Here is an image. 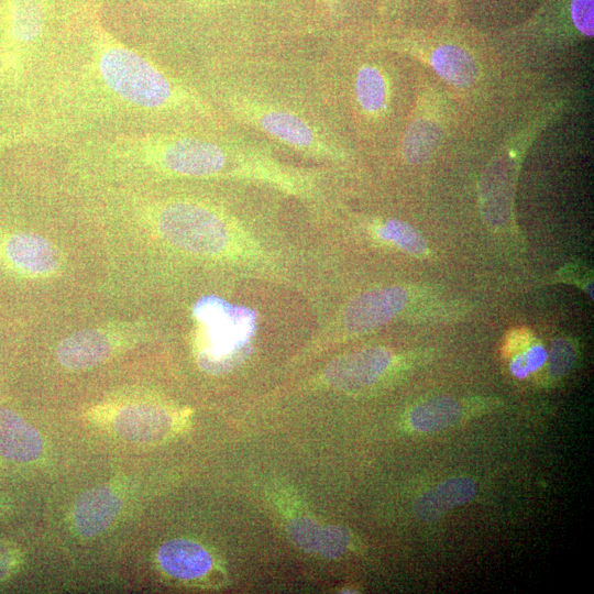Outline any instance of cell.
Wrapping results in <instances>:
<instances>
[{
	"label": "cell",
	"mask_w": 594,
	"mask_h": 594,
	"mask_svg": "<svg viewBox=\"0 0 594 594\" xmlns=\"http://www.w3.org/2000/svg\"><path fill=\"white\" fill-rule=\"evenodd\" d=\"M164 573L179 581H196L207 575L213 565L208 550L187 539H173L163 543L156 556Z\"/></svg>",
	"instance_id": "obj_13"
},
{
	"label": "cell",
	"mask_w": 594,
	"mask_h": 594,
	"mask_svg": "<svg viewBox=\"0 0 594 594\" xmlns=\"http://www.w3.org/2000/svg\"><path fill=\"white\" fill-rule=\"evenodd\" d=\"M547 359L549 373L553 377H561L572 369L575 351L568 340L558 338L551 342Z\"/></svg>",
	"instance_id": "obj_21"
},
{
	"label": "cell",
	"mask_w": 594,
	"mask_h": 594,
	"mask_svg": "<svg viewBox=\"0 0 594 594\" xmlns=\"http://www.w3.org/2000/svg\"><path fill=\"white\" fill-rule=\"evenodd\" d=\"M7 507L3 502L0 501V516L4 514Z\"/></svg>",
	"instance_id": "obj_27"
},
{
	"label": "cell",
	"mask_w": 594,
	"mask_h": 594,
	"mask_svg": "<svg viewBox=\"0 0 594 594\" xmlns=\"http://www.w3.org/2000/svg\"><path fill=\"white\" fill-rule=\"evenodd\" d=\"M408 304V293L400 285L367 289L350 298L321 324L302 358L315 354L344 338L375 330L399 315Z\"/></svg>",
	"instance_id": "obj_6"
},
{
	"label": "cell",
	"mask_w": 594,
	"mask_h": 594,
	"mask_svg": "<svg viewBox=\"0 0 594 594\" xmlns=\"http://www.w3.org/2000/svg\"><path fill=\"white\" fill-rule=\"evenodd\" d=\"M24 140H34V133L28 128H22L16 131H11L10 133L3 134L0 138V147L13 143L14 141Z\"/></svg>",
	"instance_id": "obj_25"
},
{
	"label": "cell",
	"mask_w": 594,
	"mask_h": 594,
	"mask_svg": "<svg viewBox=\"0 0 594 594\" xmlns=\"http://www.w3.org/2000/svg\"><path fill=\"white\" fill-rule=\"evenodd\" d=\"M197 323L195 354L199 367L211 375L227 374L253 353L257 312L218 295H206L191 309Z\"/></svg>",
	"instance_id": "obj_4"
},
{
	"label": "cell",
	"mask_w": 594,
	"mask_h": 594,
	"mask_svg": "<svg viewBox=\"0 0 594 594\" xmlns=\"http://www.w3.org/2000/svg\"><path fill=\"white\" fill-rule=\"evenodd\" d=\"M190 2H195V3H198V4H212V3H216L218 1H221V0H188Z\"/></svg>",
	"instance_id": "obj_26"
},
{
	"label": "cell",
	"mask_w": 594,
	"mask_h": 594,
	"mask_svg": "<svg viewBox=\"0 0 594 594\" xmlns=\"http://www.w3.org/2000/svg\"><path fill=\"white\" fill-rule=\"evenodd\" d=\"M571 15L579 31L593 36V0H572Z\"/></svg>",
	"instance_id": "obj_24"
},
{
	"label": "cell",
	"mask_w": 594,
	"mask_h": 594,
	"mask_svg": "<svg viewBox=\"0 0 594 594\" xmlns=\"http://www.w3.org/2000/svg\"><path fill=\"white\" fill-rule=\"evenodd\" d=\"M42 140L230 124L186 72L114 35L94 12L52 28L22 99Z\"/></svg>",
	"instance_id": "obj_1"
},
{
	"label": "cell",
	"mask_w": 594,
	"mask_h": 594,
	"mask_svg": "<svg viewBox=\"0 0 594 594\" xmlns=\"http://www.w3.org/2000/svg\"><path fill=\"white\" fill-rule=\"evenodd\" d=\"M393 353L384 346H367L331 360L318 382L341 392H358L378 382L392 366Z\"/></svg>",
	"instance_id": "obj_8"
},
{
	"label": "cell",
	"mask_w": 594,
	"mask_h": 594,
	"mask_svg": "<svg viewBox=\"0 0 594 594\" xmlns=\"http://www.w3.org/2000/svg\"><path fill=\"white\" fill-rule=\"evenodd\" d=\"M290 540L307 552L334 559L346 550L349 532L339 526H321L309 518H297L288 525Z\"/></svg>",
	"instance_id": "obj_15"
},
{
	"label": "cell",
	"mask_w": 594,
	"mask_h": 594,
	"mask_svg": "<svg viewBox=\"0 0 594 594\" xmlns=\"http://www.w3.org/2000/svg\"><path fill=\"white\" fill-rule=\"evenodd\" d=\"M190 76L223 118L316 165L343 160L338 114L308 47L201 64Z\"/></svg>",
	"instance_id": "obj_3"
},
{
	"label": "cell",
	"mask_w": 594,
	"mask_h": 594,
	"mask_svg": "<svg viewBox=\"0 0 594 594\" xmlns=\"http://www.w3.org/2000/svg\"><path fill=\"white\" fill-rule=\"evenodd\" d=\"M23 563L22 550L13 541L0 538V583L11 580Z\"/></svg>",
	"instance_id": "obj_22"
},
{
	"label": "cell",
	"mask_w": 594,
	"mask_h": 594,
	"mask_svg": "<svg viewBox=\"0 0 594 594\" xmlns=\"http://www.w3.org/2000/svg\"><path fill=\"white\" fill-rule=\"evenodd\" d=\"M462 415L461 405L450 396H437L416 406L409 415L411 428L436 432L455 425Z\"/></svg>",
	"instance_id": "obj_17"
},
{
	"label": "cell",
	"mask_w": 594,
	"mask_h": 594,
	"mask_svg": "<svg viewBox=\"0 0 594 594\" xmlns=\"http://www.w3.org/2000/svg\"><path fill=\"white\" fill-rule=\"evenodd\" d=\"M121 508V495L112 486L97 485L89 488L74 505L75 529L81 537H96L110 528Z\"/></svg>",
	"instance_id": "obj_10"
},
{
	"label": "cell",
	"mask_w": 594,
	"mask_h": 594,
	"mask_svg": "<svg viewBox=\"0 0 594 594\" xmlns=\"http://www.w3.org/2000/svg\"><path fill=\"white\" fill-rule=\"evenodd\" d=\"M114 342L100 329L76 331L63 339L56 348L58 363L68 370H86L108 360Z\"/></svg>",
	"instance_id": "obj_12"
},
{
	"label": "cell",
	"mask_w": 594,
	"mask_h": 594,
	"mask_svg": "<svg viewBox=\"0 0 594 594\" xmlns=\"http://www.w3.org/2000/svg\"><path fill=\"white\" fill-rule=\"evenodd\" d=\"M185 413L153 402H132L112 409L109 421L121 439L138 444H157L180 429Z\"/></svg>",
	"instance_id": "obj_7"
},
{
	"label": "cell",
	"mask_w": 594,
	"mask_h": 594,
	"mask_svg": "<svg viewBox=\"0 0 594 594\" xmlns=\"http://www.w3.org/2000/svg\"><path fill=\"white\" fill-rule=\"evenodd\" d=\"M44 451L40 431L16 410L0 405V458L19 464L38 460Z\"/></svg>",
	"instance_id": "obj_11"
},
{
	"label": "cell",
	"mask_w": 594,
	"mask_h": 594,
	"mask_svg": "<svg viewBox=\"0 0 594 594\" xmlns=\"http://www.w3.org/2000/svg\"><path fill=\"white\" fill-rule=\"evenodd\" d=\"M476 492L474 481L469 477L447 479L419 496L414 514L424 522L438 520L450 509L471 502Z\"/></svg>",
	"instance_id": "obj_14"
},
{
	"label": "cell",
	"mask_w": 594,
	"mask_h": 594,
	"mask_svg": "<svg viewBox=\"0 0 594 594\" xmlns=\"http://www.w3.org/2000/svg\"><path fill=\"white\" fill-rule=\"evenodd\" d=\"M546 360V350L541 346H534L528 352L516 358L510 365V370L515 376L521 378L541 366Z\"/></svg>",
	"instance_id": "obj_23"
},
{
	"label": "cell",
	"mask_w": 594,
	"mask_h": 594,
	"mask_svg": "<svg viewBox=\"0 0 594 594\" xmlns=\"http://www.w3.org/2000/svg\"><path fill=\"white\" fill-rule=\"evenodd\" d=\"M441 139L440 128L431 121H416L406 132L403 154L408 163L426 161L438 146Z\"/></svg>",
	"instance_id": "obj_19"
},
{
	"label": "cell",
	"mask_w": 594,
	"mask_h": 594,
	"mask_svg": "<svg viewBox=\"0 0 594 594\" xmlns=\"http://www.w3.org/2000/svg\"><path fill=\"white\" fill-rule=\"evenodd\" d=\"M69 145L76 167L107 178L251 184L310 209L331 194L329 168L287 163L270 143L232 124L97 134Z\"/></svg>",
	"instance_id": "obj_2"
},
{
	"label": "cell",
	"mask_w": 594,
	"mask_h": 594,
	"mask_svg": "<svg viewBox=\"0 0 594 594\" xmlns=\"http://www.w3.org/2000/svg\"><path fill=\"white\" fill-rule=\"evenodd\" d=\"M353 96L360 110L369 116L383 112L387 101V85L382 72L374 65H361L353 78Z\"/></svg>",
	"instance_id": "obj_18"
},
{
	"label": "cell",
	"mask_w": 594,
	"mask_h": 594,
	"mask_svg": "<svg viewBox=\"0 0 594 594\" xmlns=\"http://www.w3.org/2000/svg\"><path fill=\"white\" fill-rule=\"evenodd\" d=\"M47 0H6L0 81L22 101L52 32Z\"/></svg>",
	"instance_id": "obj_5"
},
{
	"label": "cell",
	"mask_w": 594,
	"mask_h": 594,
	"mask_svg": "<svg viewBox=\"0 0 594 594\" xmlns=\"http://www.w3.org/2000/svg\"><path fill=\"white\" fill-rule=\"evenodd\" d=\"M431 64L446 81L458 88H468L477 79L476 63L466 51L458 46L438 47L431 55Z\"/></svg>",
	"instance_id": "obj_16"
},
{
	"label": "cell",
	"mask_w": 594,
	"mask_h": 594,
	"mask_svg": "<svg viewBox=\"0 0 594 594\" xmlns=\"http://www.w3.org/2000/svg\"><path fill=\"white\" fill-rule=\"evenodd\" d=\"M0 266L25 278H43L56 272L59 256L44 237L29 231H0Z\"/></svg>",
	"instance_id": "obj_9"
},
{
	"label": "cell",
	"mask_w": 594,
	"mask_h": 594,
	"mask_svg": "<svg viewBox=\"0 0 594 594\" xmlns=\"http://www.w3.org/2000/svg\"><path fill=\"white\" fill-rule=\"evenodd\" d=\"M376 235L384 242L396 245L402 251L418 257L427 253L425 238L409 223L398 219H388L375 230Z\"/></svg>",
	"instance_id": "obj_20"
}]
</instances>
